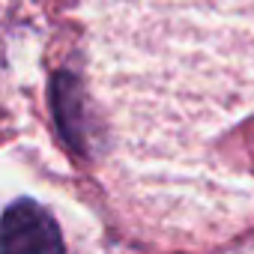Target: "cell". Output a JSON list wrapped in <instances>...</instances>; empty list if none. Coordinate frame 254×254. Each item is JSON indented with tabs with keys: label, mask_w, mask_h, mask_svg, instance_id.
<instances>
[{
	"label": "cell",
	"mask_w": 254,
	"mask_h": 254,
	"mask_svg": "<svg viewBox=\"0 0 254 254\" xmlns=\"http://www.w3.org/2000/svg\"><path fill=\"white\" fill-rule=\"evenodd\" d=\"M0 254H66L54 212L33 197L12 200L0 215Z\"/></svg>",
	"instance_id": "cell-1"
},
{
	"label": "cell",
	"mask_w": 254,
	"mask_h": 254,
	"mask_svg": "<svg viewBox=\"0 0 254 254\" xmlns=\"http://www.w3.org/2000/svg\"><path fill=\"white\" fill-rule=\"evenodd\" d=\"M51 111L63 141L78 153L87 156V114H84V90L81 78L69 69L54 72L51 78Z\"/></svg>",
	"instance_id": "cell-2"
}]
</instances>
